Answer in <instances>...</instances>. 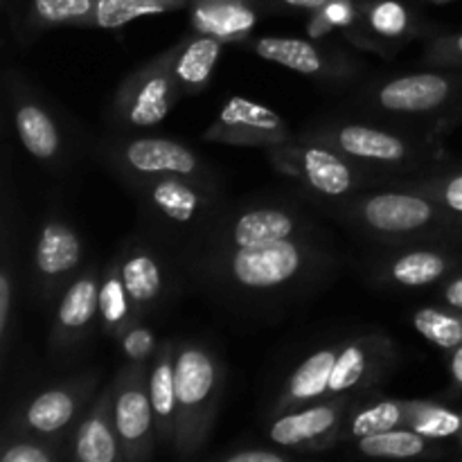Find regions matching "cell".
<instances>
[{
	"mask_svg": "<svg viewBox=\"0 0 462 462\" xmlns=\"http://www.w3.org/2000/svg\"><path fill=\"white\" fill-rule=\"evenodd\" d=\"M174 264L226 310L273 314L323 287L337 255L319 233L217 255H180Z\"/></svg>",
	"mask_w": 462,
	"mask_h": 462,
	"instance_id": "6da1fadb",
	"label": "cell"
},
{
	"mask_svg": "<svg viewBox=\"0 0 462 462\" xmlns=\"http://www.w3.org/2000/svg\"><path fill=\"white\" fill-rule=\"evenodd\" d=\"M328 215L391 246L433 244L462 235V217L438 199L397 185H377L337 203H320Z\"/></svg>",
	"mask_w": 462,
	"mask_h": 462,
	"instance_id": "7a4b0ae2",
	"label": "cell"
},
{
	"mask_svg": "<svg viewBox=\"0 0 462 462\" xmlns=\"http://www.w3.org/2000/svg\"><path fill=\"white\" fill-rule=\"evenodd\" d=\"M298 138L328 144L338 153L359 165L379 180L406 179L436 171L445 161L433 134H411V131L388 129L368 122L320 120L307 126Z\"/></svg>",
	"mask_w": 462,
	"mask_h": 462,
	"instance_id": "3957f363",
	"label": "cell"
},
{
	"mask_svg": "<svg viewBox=\"0 0 462 462\" xmlns=\"http://www.w3.org/2000/svg\"><path fill=\"white\" fill-rule=\"evenodd\" d=\"M126 188L138 201L149 235L171 253L189 246L226 208L221 185L170 174L138 180Z\"/></svg>",
	"mask_w": 462,
	"mask_h": 462,
	"instance_id": "277c9868",
	"label": "cell"
},
{
	"mask_svg": "<svg viewBox=\"0 0 462 462\" xmlns=\"http://www.w3.org/2000/svg\"><path fill=\"white\" fill-rule=\"evenodd\" d=\"M319 233L320 226L298 203L287 199H255L233 208L226 206L217 219L189 246L176 251L174 257L217 255Z\"/></svg>",
	"mask_w": 462,
	"mask_h": 462,
	"instance_id": "5b68a950",
	"label": "cell"
},
{
	"mask_svg": "<svg viewBox=\"0 0 462 462\" xmlns=\"http://www.w3.org/2000/svg\"><path fill=\"white\" fill-rule=\"evenodd\" d=\"M226 368L201 341H176L174 456L194 458L206 447L219 413Z\"/></svg>",
	"mask_w": 462,
	"mask_h": 462,
	"instance_id": "8992f818",
	"label": "cell"
},
{
	"mask_svg": "<svg viewBox=\"0 0 462 462\" xmlns=\"http://www.w3.org/2000/svg\"><path fill=\"white\" fill-rule=\"evenodd\" d=\"M368 111L429 125L436 135L462 120V68H433L377 81L364 95Z\"/></svg>",
	"mask_w": 462,
	"mask_h": 462,
	"instance_id": "52a82bcc",
	"label": "cell"
},
{
	"mask_svg": "<svg viewBox=\"0 0 462 462\" xmlns=\"http://www.w3.org/2000/svg\"><path fill=\"white\" fill-rule=\"evenodd\" d=\"M266 158L280 174L298 180L316 206L343 201L379 185L373 174L347 161L337 149L314 140L293 138L282 147L266 149Z\"/></svg>",
	"mask_w": 462,
	"mask_h": 462,
	"instance_id": "ba28073f",
	"label": "cell"
},
{
	"mask_svg": "<svg viewBox=\"0 0 462 462\" xmlns=\"http://www.w3.org/2000/svg\"><path fill=\"white\" fill-rule=\"evenodd\" d=\"M102 158L125 185L156 176L179 174L185 179L221 185L219 174L180 140L162 135H134L108 143L102 147Z\"/></svg>",
	"mask_w": 462,
	"mask_h": 462,
	"instance_id": "9c48e42d",
	"label": "cell"
},
{
	"mask_svg": "<svg viewBox=\"0 0 462 462\" xmlns=\"http://www.w3.org/2000/svg\"><path fill=\"white\" fill-rule=\"evenodd\" d=\"M174 45L135 68L122 79L111 102V122L120 131H140L156 126L180 102L174 70Z\"/></svg>",
	"mask_w": 462,
	"mask_h": 462,
	"instance_id": "30bf717a",
	"label": "cell"
},
{
	"mask_svg": "<svg viewBox=\"0 0 462 462\" xmlns=\"http://www.w3.org/2000/svg\"><path fill=\"white\" fill-rule=\"evenodd\" d=\"M149 364H131L113 379V420L125 462L153 458L158 449L156 422L149 397Z\"/></svg>",
	"mask_w": 462,
	"mask_h": 462,
	"instance_id": "8fae6325",
	"label": "cell"
},
{
	"mask_svg": "<svg viewBox=\"0 0 462 462\" xmlns=\"http://www.w3.org/2000/svg\"><path fill=\"white\" fill-rule=\"evenodd\" d=\"M97 383V373H86L39 393L14 411L5 433H27L59 445L63 433L95 397Z\"/></svg>",
	"mask_w": 462,
	"mask_h": 462,
	"instance_id": "7c38bea8",
	"label": "cell"
},
{
	"mask_svg": "<svg viewBox=\"0 0 462 462\" xmlns=\"http://www.w3.org/2000/svg\"><path fill=\"white\" fill-rule=\"evenodd\" d=\"M352 395H334L287 411L266 424V438L284 451L319 454L338 445L350 413Z\"/></svg>",
	"mask_w": 462,
	"mask_h": 462,
	"instance_id": "4fadbf2b",
	"label": "cell"
},
{
	"mask_svg": "<svg viewBox=\"0 0 462 462\" xmlns=\"http://www.w3.org/2000/svg\"><path fill=\"white\" fill-rule=\"evenodd\" d=\"M84 244L79 233L61 219L50 215L41 226L32 257V289L36 302L43 307L61 300L68 284L84 269Z\"/></svg>",
	"mask_w": 462,
	"mask_h": 462,
	"instance_id": "5bb4252c",
	"label": "cell"
},
{
	"mask_svg": "<svg viewBox=\"0 0 462 462\" xmlns=\"http://www.w3.org/2000/svg\"><path fill=\"white\" fill-rule=\"evenodd\" d=\"M113 257H116L129 300L140 320H144L170 300V293L174 289L171 269L176 264L167 260L158 239H153L152 235L149 237L138 235L122 244L120 251Z\"/></svg>",
	"mask_w": 462,
	"mask_h": 462,
	"instance_id": "9a60e30c",
	"label": "cell"
},
{
	"mask_svg": "<svg viewBox=\"0 0 462 462\" xmlns=\"http://www.w3.org/2000/svg\"><path fill=\"white\" fill-rule=\"evenodd\" d=\"M9 108L18 140L34 161L45 167H59L66 158V138L52 108L16 70L5 72Z\"/></svg>",
	"mask_w": 462,
	"mask_h": 462,
	"instance_id": "2e32d148",
	"label": "cell"
},
{
	"mask_svg": "<svg viewBox=\"0 0 462 462\" xmlns=\"http://www.w3.org/2000/svg\"><path fill=\"white\" fill-rule=\"evenodd\" d=\"M203 140L230 147L273 149L291 143L293 135L287 122L273 108L235 95L203 131Z\"/></svg>",
	"mask_w": 462,
	"mask_h": 462,
	"instance_id": "e0dca14e",
	"label": "cell"
},
{
	"mask_svg": "<svg viewBox=\"0 0 462 462\" xmlns=\"http://www.w3.org/2000/svg\"><path fill=\"white\" fill-rule=\"evenodd\" d=\"M99 275L102 271L95 266H84L63 291L48 337L50 359H68L88 341L95 323H99Z\"/></svg>",
	"mask_w": 462,
	"mask_h": 462,
	"instance_id": "ac0fdd59",
	"label": "cell"
},
{
	"mask_svg": "<svg viewBox=\"0 0 462 462\" xmlns=\"http://www.w3.org/2000/svg\"><path fill=\"white\" fill-rule=\"evenodd\" d=\"M246 45L266 61L325 84H346L359 72L356 63L347 54L328 45L323 48L316 41L293 39V36H262V39L246 41Z\"/></svg>",
	"mask_w": 462,
	"mask_h": 462,
	"instance_id": "d6986e66",
	"label": "cell"
},
{
	"mask_svg": "<svg viewBox=\"0 0 462 462\" xmlns=\"http://www.w3.org/2000/svg\"><path fill=\"white\" fill-rule=\"evenodd\" d=\"M397 364V347L386 334L364 332L343 338L329 379L328 397L355 395L382 382Z\"/></svg>",
	"mask_w": 462,
	"mask_h": 462,
	"instance_id": "ffe728a7",
	"label": "cell"
},
{
	"mask_svg": "<svg viewBox=\"0 0 462 462\" xmlns=\"http://www.w3.org/2000/svg\"><path fill=\"white\" fill-rule=\"evenodd\" d=\"M458 269V257L449 248L429 246V242L400 244L374 262L373 280L379 287L422 289L442 282Z\"/></svg>",
	"mask_w": 462,
	"mask_h": 462,
	"instance_id": "44dd1931",
	"label": "cell"
},
{
	"mask_svg": "<svg viewBox=\"0 0 462 462\" xmlns=\"http://www.w3.org/2000/svg\"><path fill=\"white\" fill-rule=\"evenodd\" d=\"M70 456L79 462H125L113 420V383L90 400L77 422Z\"/></svg>",
	"mask_w": 462,
	"mask_h": 462,
	"instance_id": "7402d4cb",
	"label": "cell"
},
{
	"mask_svg": "<svg viewBox=\"0 0 462 462\" xmlns=\"http://www.w3.org/2000/svg\"><path fill=\"white\" fill-rule=\"evenodd\" d=\"M338 350H341V341L320 347V350L311 352L307 359H302L300 364L293 368V373L289 374L287 382L280 388L278 397H275L273 404H271V418L325 400V397H328L329 379H332V370L334 364H337Z\"/></svg>",
	"mask_w": 462,
	"mask_h": 462,
	"instance_id": "603a6c76",
	"label": "cell"
},
{
	"mask_svg": "<svg viewBox=\"0 0 462 462\" xmlns=\"http://www.w3.org/2000/svg\"><path fill=\"white\" fill-rule=\"evenodd\" d=\"M188 9L194 32L224 43H246L260 21L257 0H189Z\"/></svg>",
	"mask_w": 462,
	"mask_h": 462,
	"instance_id": "cb8c5ba5",
	"label": "cell"
},
{
	"mask_svg": "<svg viewBox=\"0 0 462 462\" xmlns=\"http://www.w3.org/2000/svg\"><path fill=\"white\" fill-rule=\"evenodd\" d=\"M149 397L158 447L174 449L176 438V341H162L149 368Z\"/></svg>",
	"mask_w": 462,
	"mask_h": 462,
	"instance_id": "d4e9b609",
	"label": "cell"
},
{
	"mask_svg": "<svg viewBox=\"0 0 462 462\" xmlns=\"http://www.w3.org/2000/svg\"><path fill=\"white\" fill-rule=\"evenodd\" d=\"M224 41L215 39V36L199 34V32L183 36L174 45L171 70H174L176 84H179L183 97L185 95L201 93L210 84L221 52H224Z\"/></svg>",
	"mask_w": 462,
	"mask_h": 462,
	"instance_id": "484cf974",
	"label": "cell"
},
{
	"mask_svg": "<svg viewBox=\"0 0 462 462\" xmlns=\"http://www.w3.org/2000/svg\"><path fill=\"white\" fill-rule=\"evenodd\" d=\"M135 320L140 319L129 300L116 257H111L99 275V328L108 338L117 341L120 334Z\"/></svg>",
	"mask_w": 462,
	"mask_h": 462,
	"instance_id": "4316f807",
	"label": "cell"
},
{
	"mask_svg": "<svg viewBox=\"0 0 462 462\" xmlns=\"http://www.w3.org/2000/svg\"><path fill=\"white\" fill-rule=\"evenodd\" d=\"M189 0H97L93 14L86 18L84 27L97 30H117L126 23L143 16H158L185 9Z\"/></svg>",
	"mask_w": 462,
	"mask_h": 462,
	"instance_id": "83f0119b",
	"label": "cell"
},
{
	"mask_svg": "<svg viewBox=\"0 0 462 462\" xmlns=\"http://www.w3.org/2000/svg\"><path fill=\"white\" fill-rule=\"evenodd\" d=\"M436 440L420 436L409 427L391 429V431L374 433L355 440V449L368 458H422V456L436 454Z\"/></svg>",
	"mask_w": 462,
	"mask_h": 462,
	"instance_id": "f1b7e54d",
	"label": "cell"
},
{
	"mask_svg": "<svg viewBox=\"0 0 462 462\" xmlns=\"http://www.w3.org/2000/svg\"><path fill=\"white\" fill-rule=\"evenodd\" d=\"M406 415H409V402L404 400H382L359 411H350L343 429V440L355 442L374 433L402 429L406 427Z\"/></svg>",
	"mask_w": 462,
	"mask_h": 462,
	"instance_id": "f546056e",
	"label": "cell"
},
{
	"mask_svg": "<svg viewBox=\"0 0 462 462\" xmlns=\"http://www.w3.org/2000/svg\"><path fill=\"white\" fill-rule=\"evenodd\" d=\"M95 3L97 0H32L27 9V27L32 32L59 25L84 27Z\"/></svg>",
	"mask_w": 462,
	"mask_h": 462,
	"instance_id": "4dcf8cb0",
	"label": "cell"
},
{
	"mask_svg": "<svg viewBox=\"0 0 462 462\" xmlns=\"http://www.w3.org/2000/svg\"><path fill=\"white\" fill-rule=\"evenodd\" d=\"M406 427L436 442L458 438L462 431V413H456L436 402H409Z\"/></svg>",
	"mask_w": 462,
	"mask_h": 462,
	"instance_id": "1f68e13d",
	"label": "cell"
},
{
	"mask_svg": "<svg viewBox=\"0 0 462 462\" xmlns=\"http://www.w3.org/2000/svg\"><path fill=\"white\" fill-rule=\"evenodd\" d=\"M411 323L429 343L442 350L451 352L454 347L462 346V310L424 307L411 316Z\"/></svg>",
	"mask_w": 462,
	"mask_h": 462,
	"instance_id": "d6a6232c",
	"label": "cell"
},
{
	"mask_svg": "<svg viewBox=\"0 0 462 462\" xmlns=\"http://www.w3.org/2000/svg\"><path fill=\"white\" fill-rule=\"evenodd\" d=\"M364 12L370 32L383 41L409 39L415 32L413 14L400 0H370Z\"/></svg>",
	"mask_w": 462,
	"mask_h": 462,
	"instance_id": "836d02e7",
	"label": "cell"
},
{
	"mask_svg": "<svg viewBox=\"0 0 462 462\" xmlns=\"http://www.w3.org/2000/svg\"><path fill=\"white\" fill-rule=\"evenodd\" d=\"M383 185H397V188H411L418 192L438 199L442 206L462 217V170L454 171H429L420 176H406V179L388 180Z\"/></svg>",
	"mask_w": 462,
	"mask_h": 462,
	"instance_id": "e575fe53",
	"label": "cell"
},
{
	"mask_svg": "<svg viewBox=\"0 0 462 462\" xmlns=\"http://www.w3.org/2000/svg\"><path fill=\"white\" fill-rule=\"evenodd\" d=\"M0 462H57V442L27 433H3Z\"/></svg>",
	"mask_w": 462,
	"mask_h": 462,
	"instance_id": "d590c367",
	"label": "cell"
},
{
	"mask_svg": "<svg viewBox=\"0 0 462 462\" xmlns=\"http://www.w3.org/2000/svg\"><path fill=\"white\" fill-rule=\"evenodd\" d=\"M122 355L131 364H152L158 352L156 334L144 325V320H135L117 338Z\"/></svg>",
	"mask_w": 462,
	"mask_h": 462,
	"instance_id": "8d00e7d4",
	"label": "cell"
},
{
	"mask_svg": "<svg viewBox=\"0 0 462 462\" xmlns=\"http://www.w3.org/2000/svg\"><path fill=\"white\" fill-rule=\"evenodd\" d=\"M424 61L433 68H462V32L436 36L427 45Z\"/></svg>",
	"mask_w": 462,
	"mask_h": 462,
	"instance_id": "74e56055",
	"label": "cell"
},
{
	"mask_svg": "<svg viewBox=\"0 0 462 462\" xmlns=\"http://www.w3.org/2000/svg\"><path fill=\"white\" fill-rule=\"evenodd\" d=\"M14 311V278H12V264L5 257L3 260V273H0V341H3V356H7V343H9V323H12Z\"/></svg>",
	"mask_w": 462,
	"mask_h": 462,
	"instance_id": "f35d334b",
	"label": "cell"
},
{
	"mask_svg": "<svg viewBox=\"0 0 462 462\" xmlns=\"http://www.w3.org/2000/svg\"><path fill=\"white\" fill-rule=\"evenodd\" d=\"M293 458V451H284L280 447L273 449H264V447H246V449L230 451V454L221 456L224 462H289Z\"/></svg>",
	"mask_w": 462,
	"mask_h": 462,
	"instance_id": "ab89813d",
	"label": "cell"
},
{
	"mask_svg": "<svg viewBox=\"0 0 462 462\" xmlns=\"http://www.w3.org/2000/svg\"><path fill=\"white\" fill-rule=\"evenodd\" d=\"M323 12L334 27H343V30H352L356 16H359L352 0H332V3L325 5Z\"/></svg>",
	"mask_w": 462,
	"mask_h": 462,
	"instance_id": "60d3db41",
	"label": "cell"
},
{
	"mask_svg": "<svg viewBox=\"0 0 462 462\" xmlns=\"http://www.w3.org/2000/svg\"><path fill=\"white\" fill-rule=\"evenodd\" d=\"M260 5H275V7L282 9H298V12H319L325 5L332 3V0H257Z\"/></svg>",
	"mask_w": 462,
	"mask_h": 462,
	"instance_id": "b9f144b4",
	"label": "cell"
},
{
	"mask_svg": "<svg viewBox=\"0 0 462 462\" xmlns=\"http://www.w3.org/2000/svg\"><path fill=\"white\" fill-rule=\"evenodd\" d=\"M442 298H445L447 307L462 310V273L447 280L445 289H442Z\"/></svg>",
	"mask_w": 462,
	"mask_h": 462,
	"instance_id": "7bdbcfd3",
	"label": "cell"
},
{
	"mask_svg": "<svg viewBox=\"0 0 462 462\" xmlns=\"http://www.w3.org/2000/svg\"><path fill=\"white\" fill-rule=\"evenodd\" d=\"M449 373H451V379H454L456 386L462 388V346L454 347V350H451Z\"/></svg>",
	"mask_w": 462,
	"mask_h": 462,
	"instance_id": "ee69618b",
	"label": "cell"
},
{
	"mask_svg": "<svg viewBox=\"0 0 462 462\" xmlns=\"http://www.w3.org/2000/svg\"><path fill=\"white\" fill-rule=\"evenodd\" d=\"M456 440H458V449L462 451V431L458 433V438H456Z\"/></svg>",
	"mask_w": 462,
	"mask_h": 462,
	"instance_id": "f6af8a7d",
	"label": "cell"
},
{
	"mask_svg": "<svg viewBox=\"0 0 462 462\" xmlns=\"http://www.w3.org/2000/svg\"><path fill=\"white\" fill-rule=\"evenodd\" d=\"M440 3H445V0H440Z\"/></svg>",
	"mask_w": 462,
	"mask_h": 462,
	"instance_id": "bcb514c9",
	"label": "cell"
}]
</instances>
